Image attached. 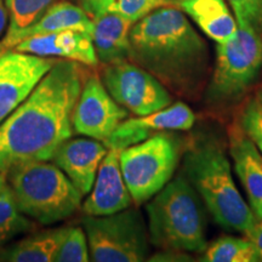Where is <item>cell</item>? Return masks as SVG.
Listing matches in <instances>:
<instances>
[{
    "label": "cell",
    "instance_id": "8fae6325",
    "mask_svg": "<svg viewBox=\"0 0 262 262\" xmlns=\"http://www.w3.org/2000/svg\"><path fill=\"white\" fill-rule=\"evenodd\" d=\"M127 114L129 111L116 102L102 80L94 75L85 80L74 107L73 131L104 143Z\"/></svg>",
    "mask_w": 262,
    "mask_h": 262
},
{
    "label": "cell",
    "instance_id": "44dd1931",
    "mask_svg": "<svg viewBox=\"0 0 262 262\" xmlns=\"http://www.w3.org/2000/svg\"><path fill=\"white\" fill-rule=\"evenodd\" d=\"M78 3L91 18L112 14L122 16L134 24L155 9L166 5L163 0H78Z\"/></svg>",
    "mask_w": 262,
    "mask_h": 262
},
{
    "label": "cell",
    "instance_id": "3957f363",
    "mask_svg": "<svg viewBox=\"0 0 262 262\" xmlns=\"http://www.w3.org/2000/svg\"><path fill=\"white\" fill-rule=\"evenodd\" d=\"M183 173L216 224L226 231L247 234L258 221L241 194L231 163L214 141H199L183 155Z\"/></svg>",
    "mask_w": 262,
    "mask_h": 262
},
{
    "label": "cell",
    "instance_id": "7402d4cb",
    "mask_svg": "<svg viewBox=\"0 0 262 262\" xmlns=\"http://www.w3.org/2000/svg\"><path fill=\"white\" fill-rule=\"evenodd\" d=\"M201 261L204 262H258V254L249 238L221 237L208 245Z\"/></svg>",
    "mask_w": 262,
    "mask_h": 262
},
{
    "label": "cell",
    "instance_id": "83f0119b",
    "mask_svg": "<svg viewBox=\"0 0 262 262\" xmlns=\"http://www.w3.org/2000/svg\"><path fill=\"white\" fill-rule=\"evenodd\" d=\"M245 237L253 242L258 254V258H260V261H262V221L258 220L254 227L245 234Z\"/></svg>",
    "mask_w": 262,
    "mask_h": 262
},
{
    "label": "cell",
    "instance_id": "ba28073f",
    "mask_svg": "<svg viewBox=\"0 0 262 262\" xmlns=\"http://www.w3.org/2000/svg\"><path fill=\"white\" fill-rule=\"evenodd\" d=\"M83 227L95 262H141L149 254V232L137 209L106 216L86 215Z\"/></svg>",
    "mask_w": 262,
    "mask_h": 262
},
{
    "label": "cell",
    "instance_id": "7c38bea8",
    "mask_svg": "<svg viewBox=\"0 0 262 262\" xmlns=\"http://www.w3.org/2000/svg\"><path fill=\"white\" fill-rule=\"evenodd\" d=\"M194 122L191 108L183 102H175L158 112L123 120L104 145L108 149L122 150L162 131L189 130Z\"/></svg>",
    "mask_w": 262,
    "mask_h": 262
},
{
    "label": "cell",
    "instance_id": "603a6c76",
    "mask_svg": "<svg viewBox=\"0 0 262 262\" xmlns=\"http://www.w3.org/2000/svg\"><path fill=\"white\" fill-rule=\"evenodd\" d=\"M34 227L35 225L18 209L14 193L6 185L0 192V247Z\"/></svg>",
    "mask_w": 262,
    "mask_h": 262
},
{
    "label": "cell",
    "instance_id": "2e32d148",
    "mask_svg": "<svg viewBox=\"0 0 262 262\" xmlns=\"http://www.w3.org/2000/svg\"><path fill=\"white\" fill-rule=\"evenodd\" d=\"M67 29H75L93 35L94 21L79 5L70 2H60L51 5L47 11L28 27L19 31L6 33L0 44V54L14 49L19 41L34 35L50 34Z\"/></svg>",
    "mask_w": 262,
    "mask_h": 262
},
{
    "label": "cell",
    "instance_id": "d4e9b609",
    "mask_svg": "<svg viewBox=\"0 0 262 262\" xmlns=\"http://www.w3.org/2000/svg\"><path fill=\"white\" fill-rule=\"evenodd\" d=\"M55 3L57 0H5L10 14V26L6 33L28 27Z\"/></svg>",
    "mask_w": 262,
    "mask_h": 262
},
{
    "label": "cell",
    "instance_id": "6da1fadb",
    "mask_svg": "<svg viewBox=\"0 0 262 262\" xmlns=\"http://www.w3.org/2000/svg\"><path fill=\"white\" fill-rule=\"evenodd\" d=\"M81 63L57 60L31 95L0 124V171L51 160L73 134V111L85 83Z\"/></svg>",
    "mask_w": 262,
    "mask_h": 262
},
{
    "label": "cell",
    "instance_id": "4fadbf2b",
    "mask_svg": "<svg viewBox=\"0 0 262 262\" xmlns=\"http://www.w3.org/2000/svg\"><path fill=\"white\" fill-rule=\"evenodd\" d=\"M118 149H108L98 166L93 191L83 204L85 215L106 216L130 208L133 196L130 194L119 163Z\"/></svg>",
    "mask_w": 262,
    "mask_h": 262
},
{
    "label": "cell",
    "instance_id": "8992f818",
    "mask_svg": "<svg viewBox=\"0 0 262 262\" xmlns=\"http://www.w3.org/2000/svg\"><path fill=\"white\" fill-rule=\"evenodd\" d=\"M181 150L179 137L166 131L120 150V169L135 204H145L165 187L178 168Z\"/></svg>",
    "mask_w": 262,
    "mask_h": 262
},
{
    "label": "cell",
    "instance_id": "9c48e42d",
    "mask_svg": "<svg viewBox=\"0 0 262 262\" xmlns=\"http://www.w3.org/2000/svg\"><path fill=\"white\" fill-rule=\"evenodd\" d=\"M101 80L114 101L137 117L158 112L172 96L155 75L129 60L104 66Z\"/></svg>",
    "mask_w": 262,
    "mask_h": 262
},
{
    "label": "cell",
    "instance_id": "1f68e13d",
    "mask_svg": "<svg viewBox=\"0 0 262 262\" xmlns=\"http://www.w3.org/2000/svg\"><path fill=\"white\" fill-rule=\"evenodd\" d=\"M256 97H257V100L260 101L261 104H262V84L260 85V86L257 88V90H256Z\"/></svg>",
    "mask_w": 262,
    "mask_h": 262
},
{
    "label": "cell",
    "instance_id": "30bf717a",
    "mask_svg": "<svg viewBox=\"0 0 262 262\" xmlns=\"http://www.w3.org/2000/svg\"><path fill=\"white\" fill-rule=\"evenodd\" d=\"M56 61L15 49L0 54V124L31 95Z\"/></svg>",
    "mask_w": 262,
    "mask_h": 262
},
{
    "label": "cell",
    "instance_id": "4dcf8cb0",
    "mask_svg": "<svg viewBox=\"0 0 262 262\" xmlns=\"http://www.w3.org/2000/svg\"><path fill=\"white\" fill-rule=\"evenodd\" d=\"M164 3H165L166 5H178L179 6V4H180V2H181V0H163Z\"/></svg>",
    "mask_w": 262,
    "mask_h": 262
},
{
    "label": "cell",
    "instance_id": "ac0fdd59",
    "mask_svg": "<svg viewBox=\"0 0 262 262\" xmlns=\"http://www.w3.org/2000/svg\"><path fill=\"white\" fill-rule=\"evenodd\" d=\"M93 21V41L98 62L107 66L129 60V34L134 22L112 14L96 16Z\"/></svg>",
    "mask_w": 262,
    "mask_h": 262
},
{
    "label": "cell",
    "instance_id": "7a4b0ae2",
    "mask_svg": "<svg viewBox=\"0 0 262 262\" xmlns=\"http://www.w3.org/2000/svg\"><path fill=\"white\" fill-rule=\"evenodd\" d=\"M129 40V61L179 96L198 95L208 72V47L181 9H155L133 25Z\"/></svg>",
    "mask_w": 262,
    "mask_h": 262
},
{
    "label": "cell",
    "instance_id": "5b68a950",
    "mask_svg": "<svg viewBox=\"0 0 262 262\" xmlns=\"http://www.w3.org/2000/svg\"><path fill=\"white\" fill-rule=\"evenodd\" d=\"M6 179L19 210L41 225L70 217L81 204L83 194L58 166L48 160L12 166Z\"/></svg>",
    "mask_w": 262,
    "mask_h": 262
},
{
    "label": "cell",
    "instance_id": "9a60e30c",
    "mask_svg": "<svg viewBox=\"0 0 262 262\" xmlns=\"http://www.w3.org/2000/svg\"><path fill=\"white\" fill-rule=\"evenodd\" d=\"M14 49L26 54L42 57H60L85 66L98 63L93 35L75 29L34 35L19 41Z\"/></svg>",
    "mask_w": 262,
    "mask_h": 262
},
{
    "label": "cell",
    "instance_id": "277c9868",
    "mask_svg": "<svg viewBox=\"0 0 262 262\" xmlns=\"http://www.w3.org/2000/svg\"><path fill=\"white\" fill-rule=\"evenodd\" d=\"M203 209L185 175L171 179L146 203L150 243L164 251L203 253L208 247Z\"/></svg>",
    "mask_w": 262,
    "mask_h": 262
},
{
    "label": "cell",
    "instance_id": "f546056e",
    "mask_svg": "<svg viewBox=\"0 0 262 262\" xmlns=\"http://www.w3.org/2000/svg\"><path fill=\"white\" fill-rule=\"evenodd\" d=\"M8 185V179H6V172L0 171V192L4 189L5 186Z\"/></svg>",
    "mask_w": 262,
    "mask_h": 262
},
{
    "label": "cell",
    "instance_id": "484cf974",
    "mask_svg": "<svg viewBox=\"0 0 262 262\" xmlns=\"http://www.w3.org/2000/svg\"><path fill=\"white\" fill-rule=\"evenodd\" d=\"M239 126L262 155V104L256 96L250 98L241 111Z\"/></svg>",
    "mask_w": 262,
    "mask_h": 262
},
{
    "label": "cell",
    "instance_id": "e0dca14e",
    "mask_svg": "<svg viewBox=\"0 0 262 262\" xmlns=\"http://www.w3.org/2000/svg\"><path fill=\"white\" fill-rule=\"evenodd\" d=\"M229 155L247 194L248 204L257 220L262 221V155L241 126L231 131Z\"/></svg>",
    "mask_w": 262,
    "mask_h": 262
},
{
    "label": "cell",
    "instance_id": "ffe728a7",
    "mask_svg": "<svg viewBox=\"0 0 262 262\" xmlns=\"http://www.w3.org/2000/svg\"><path fill=\"white\" fill-rule=\"evenodd\" d=\"M62 228L35 233L0 251V261L52 262L60 243Z\"/></svg>",
    "mask_w": 262,
    "mask_h": 262
},
{
    "label": "cell",
    "instance_id": "f1b7e54d",
    "mask_svg": "<svg viewBox=\"0 0 262 262\" xmlns=\"http://www.w3.org/2000/svg\"><path fill=\"white\" fill-rule=\"evenodd\" d=\"M6 25H8V8L5 0H0V37L5 31Z\"/></svg>",
    "mask_w": 262,
    "mask_h": 262
},
{
    "label": "cell",
    "instance_id": "d6986e66",
    "mask_svg": "<svg viewBox=\"0 0 262 262\" xmlns=\"http://www.w3.org/2000/svg\"><path fill=\"white\" fill-rule=\"evenodd\" d=\"M179 8L216 44L229 40L238 24L225 0H181Z\"/></svg>",
    "mask_w": 262,
    "mask_h": 262
},
{
    "label": "cell",
    "instance_id": "cb8c5ba5",
    "mask_svg": "<svg viewBox=\"0 0 262 262\" xmlns=\"http://www.w3.org/2000/svg\"><path fill=\"white\" fill-rule=\"evenodd\" d=\"M90 261L86 234L81 227H62L60 243L52 262Z\"/></svg>",
    "mask_w": 262,
    "mask_h": 262
},
{
    "label": "cell",
    "instance_id": "5bb4252c",
    "mask_svg": "<svg viewBox=\"0 0 262 262\" xmlns=\"http://www.w3.org/2000/svg\"><path fill=\"white\" fill-rule=\"evenodd\" d=\"M108 148L94 139H68L58 147L52 162L73 182L81 194L93 189L98 166Z\"/></svg>",
    "mask_w": 262,
    "mask_h": 262
},
{
    "label": "cell",
    "instance_id": "4316f807",
    "mask_svg": "<svg viewBox=\"0 0 262 262\" xmlns=\"http://www.w3.org/2000/svg\"><path fill=\"white\" fill-rule=\"evenodd\" d=\"M238 25L248 26L262 34V0H227Z\"/></svg>",
    "mask_w": 262,
    "mask_h": 262
},
{
    "label": "cell",
    "instance_id": "52a82bcc",
    "mask_svg": "<svg viewBox=\"0 0 262 262\" xmlns=\"http://www.w3.org/2000/svg\"><path fill=\"white\" fill-rule=\"evenodd\" d=\"M261 70V33L238 25L233 37L216 45L215 68L206 97L216 104L234 102L253 86Z\"/></svg>",
    "mask_w": 262,
    "mask_h": 262
}]
</instances>
